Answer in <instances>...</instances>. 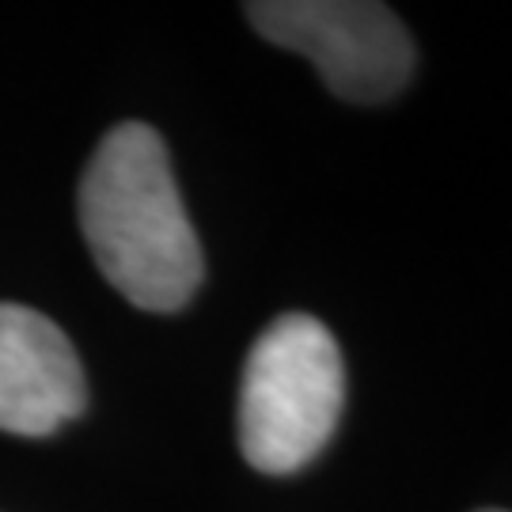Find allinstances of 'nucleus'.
I'll use <instances>...</instances> for the list:
<instances>
[{
  "label": "nucleus",
  "mask_w": 512,
  "mask_h": 512,
  "mask_svg": "<svg viewBox=\"0 0 512 512\" xmlns=\"http://www.w3.org/2000/svg\"><path fill=\"white\" fill-rule=\"evenodd\" d=\"M80 228L95 266L129 304L179 311L198 293L202 243L156 129L122 122L99 141L80 179Z\"/></svg>",
  "instance_id": "nucleus-1"
},
{
  "label": "nucleus",
  "mask_w": 512,
  "mask_h": 512,
  "mask_svg": "<svg viewBox=\"0 0 512 512\" xmlns=\"http://www.w3.org/2000/svg\"><path fill=\"white\" fill-rule=\"evenodd\" d=\"M486 512H501V509H486Z\"/></svg>",
  "instance_id": "nucleus-5"
},
{
  "label": "nucleus",
  "mask_w": 512,
  "mask_h": 512,
  "mask_svg": "<svg viewBox=\"0 0 512 512\" xmlns=\"http://www.w3.org/2000/svg\"><path fill=\"white\" fill-rule=\"evenodd\" d=\"M247 19L266 42L308 57L349 103H387L414 76V38L376 0H255Z\"/></svg>",
  "instance_id": "nucleus-3"
},
{
  "label": "nucleus",
  "mask_w": 512,
  "mask_h": 512,
  "mask_svg": "<svg viewBox=\"0 0 512 512\" xmlns=\"http://www.w3.org/2000/svg\"><path fill=\"white\" fill-rule=\"evenodd\" d=\"M346 403L342 349L319 319L281 315L258 334L239 387V448L262 475H293L327 448Z\"/></svg>",
  "instance_id": "nucleus-2"
},
{
  "label": "nucleus",
  "mask_w": 512,
  "mask_h": 512,
  "mask_svg": "<svg viewBox=\"0 0 512 512\" xmlns=\"http://www.w3.org/2000/svg\"><path fill=\"white\" fill-rule=\"evenodd\" d=\"M88 403L73 342L42 311L0 304V429L50 437Z\"/></svg>",
  "instance_id": "nucleus-4"
}]
</instances>
